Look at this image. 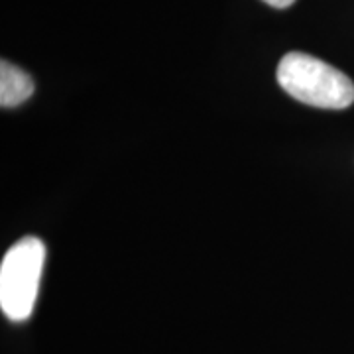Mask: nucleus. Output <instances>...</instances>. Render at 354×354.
Returning <instances> with one entry per match:
<instances>
[{"label": "nucleus", "mask_w": 354, "mask_h": 354, "mask_svg": "<svg viewBox=\"0 0 354 354\" xmlns=\"http://www.w3.org/2000/svg\"><path fill=\"white\" fill-rule=\"evenodd\" d=\"M278 83L295 101L342 111L354 102V83L341 69L304 51H291L278 65Z\"/></svg>", "instance_id": "1"}, {"label": "nucleus", "mask_w": 354, "mask_h": 354, "mask_svg": "<svg viewBox=\"0 0 354 354\" xmlns=\"http://www.w3.org/2000/svg\"><path fill=\"white\" fill-rule=\"evenodd\" d=\"M44 262L46 244L38 236L20 239L0 262V307L14 323L26 321L34 311Z\"/></svg>", "instance_id": "2"}, {"label": "nucleus", "mask_w": 354, "mask_h": 354, "mask_svg": "<svg viewBox=\"0 0 354 354\" xmlns=\"http://www.w3.org/2000/svg\"><path fill=\"white\" fill-rule=\"evenodd\" d=\"M34 81L24 69L2 59L0 64V104L2 109H12L26 102L34 95Z\"/></svg>", "instance_id": "3"}, {"label": "nucleus", "mask_w": 354, "mask_h": 354, "mask_svg": "<svg viewBox=\"0 0 354 354\" xmlns=\"http://www.w3.org/2000/svg\"><path fill=\"white\" fill-rule=\"evenodd\" d=\"M264 2L270 4V6H274V8H288L295 0H264Z\"/></svg>", "instance_id": "4"}]
</instances>
